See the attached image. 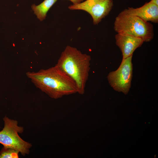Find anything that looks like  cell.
I'll use <instances>...</instances> for the list:
<instances>
[{
    "mask_svg": "<svg viewBox=\"0 0 158 158\" xmlns=\"http://www.w3.org/2000/svg\"><path fill=\"white\" fill-rule=\"evenodd\" d=\"M26 75L36 87L52 98L78 93L73 80L55 66L36 72H28Z\"/></svg>",
    "mask_w": 158,
    "mask_h": 158,
    "instance_id": "cell-1",
    "label": "cell"
},
{
    "mask_svg": "<svg viewBox=\"0 0 158 158\" xmlns=\"http://www.w3.org/2000/svg\"><path fill=\"white\" fill-rule=\"evenodd\" d=\"M91 60L90 55L68 45L55 66L73 80L76 85L78 93L83 95L89 77Z\"/></svg>",
    "mask_w": 158,
    "mask_h": 158,
    "instance_id": "cell-2",
    "label": "cell"
},
{
    "mask_svg": "<svg viewBox=\"0 0 158 158\" xmlns=\"http://www.w3.org/2000/svg\"><path fill=\"white\" fill-rule=\"evenodd\" d=\"M114 29L118 34L139 37L144 42L151 41L154 36L152 24L138 17L128 14L123 11L116 17Z\"/></svg>",
    "mask_w": 158,
    "mask_h": 158,
    "instance_id": "cell-3",
    "label": "cell"
},
{
    "mask_svg": "<svg viewBox=\"0 0 158 158\" xmlns=\"http://www.w3.org/2000/svg\"><path fill=\"white\" fill-rule=\"evenodd\" d=\"M3 120L4 127L0 131V143L5 148L17 150L23 156L28 154L32 145L23 140L18 135L23 132V127L18 126L16 120L11 119L6 116Z\"/></svg>",
    "mask_w": 158,
    "mask_h": 158,
    "instance_id": "cell-4",
    "label": "cell"
},
{
    "mask_svg": "<svg viewBox=\"0 0 158 158\" xmlns=\"http://www.w3.org/2000/svg\"><path fill=\"white\" fill-rule=\"evenodd\" d=\"M133 55L122 59L121 64L116 70L109 73L107 79L114 90L127 95L131 87L133 76Z\"/></svg>",
    "mask_w": 158,
    "mask_h": 158,
    "instance_id": "cell-5",
    "label": "cell"
},
{
    "mask_svg": "<svg viewBox=\"0 0 158 158\" xmlns=\"http://www.w3.org/2000/svg\"><path fill=\"white\" fill-rule=\"evenodd\" d=\"M113 6V0H86L80 3L69 5L71 10H82L91 16L94 25L98 24L108 15Z\"/></svg>",
    "mask_w": 158,
    "mask_h": 158,
    "instance_id": "cell-6",
    "label": "cell"
},
{
    "mask_svg": "<svg viewBox=\"0 0 158 158\" xmlns=\"http://www.w3.org/2000/svg\"><path fill=\"white\" fill-rule=\"evenodd\" d=\"M116 43L120 49L123 58L132 55L137 48L144 42L141 38L132 36L117 33L115 36Z\"/></svg>",
    "mask_w": 158,
    "mask_h": 158,
    "instance_id": "cell-7",
    "label": "cell"
},
{
    "mask_svg": "<svg viewBox=\"0 0 158 158\" xmlns=\"http://www.w3.org/2000/svg\"><path fill=\"white\" fill-rule=\"evenodd\" d=\"M123 11L128 14L138 17L147 22H158V6L150 1L141 7H128Z\"/></svg>",
    "mask_w": 158,
    "mask_h": 158,
    "instance_id": "cell-8",
    "label": "cell"
},
{
    "mask_svg": "<svg viewBox=\"0 0 158 158\" xmlns=\"http://www.w3.org/2000/svg\"><path fill=\"white\" fill-rule=\"evenodd\" d=\"M57 0H44L39 5H32L31 8L37 18L42 21L45 19L47 12Z\"/></svg>",
    "mask_w": 158,
    "mask_h": 158,
    "instance_id": "cell-9",
    "label": "cell"
},
{
    "mask_svg": "<svg viewBox=\"0 0 158 158\" xmlns=\"http://www.w3.org/2000/svg\"><path fill=\"white\" fill-rule=\"evenodd\" d=\"M19 152L14 149L3 147L0 152V158H18Z\"/></svg>",
    "mask_w": 158,
    "mask_h": 158,
    "instance_id": "cell-10",
    "label": "cell"
},
{
    "mask_svg": "<svg viewBox=\"0 0 158 158\" xmlns=\"http://www.w3.org/2000/svg\"><path fill=\"white\" fill-rule=\"evenodd\" d=\"M71 1L73 4L80 3L83 1V0H68Z\"/></svg>",
    "mask_w": 158,
    "mask_h": 158,
    "instance_id": "cell-11",
    "label": "cell"
},
{
    "mask_svg": "<svg viewBox=\"0 0 158 158\" xmlns=\"http://www.w3.org/2000/svg\"><path fill=\"white\" fill-rule=\"evenodd\" d=\"M150 2L158 6V0H151Z\"/></svg>",
    "mask_w": 158,
    "mask_h": 158,
    "instance_id": "cell-12",
    "label": "cell"
}]
</instances>
